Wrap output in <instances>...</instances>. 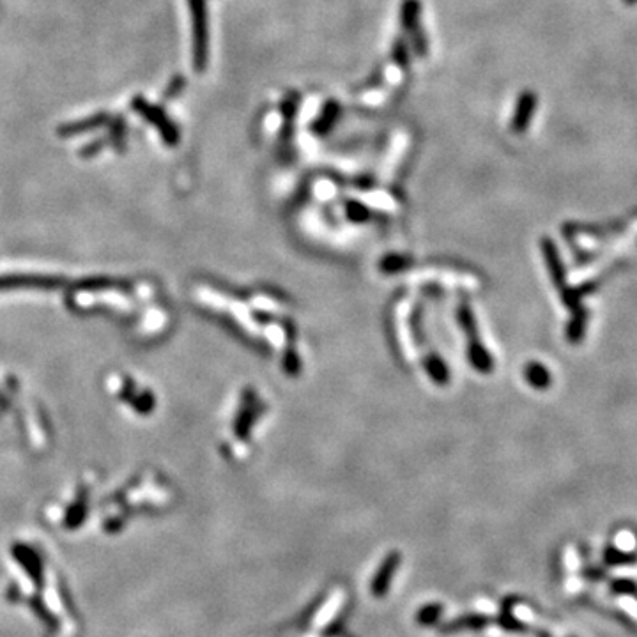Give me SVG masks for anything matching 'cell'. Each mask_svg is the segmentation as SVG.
Returning <instances> with one entry per match:
<instances>
[{
  "label": "cell",
  "instance_id": "1",
  "mask_svg": "<svg viewBox=\"0 0 637 637\" xmlns=\"http://www.w3.org/2000/svg\"><path fill=\"white\" fill-rule=\"evenodd\" d=\"M191 14V39H193V68L204 73L209 60V18L205 0H188Z\"/></svg>",
  "mask_w": 637,
  "mask_h": 637
},
{
  "label": "cell",
  "instance_id": "2",
  "mask_svg": "<svg viewBox=\"0 0 637 637\" xmlns=\"http://www.w3.org/2000/svg\"><path fill=\"white\" fill-rule=\"evenodd\" d=\"M133 108H135L146 121H149L151 124L156 126V129L159 132V135H161V139L165 140L166 146H176V144L179 142V132H177L176 124L166 117V114L161 110V108L154 107V105H149L144 97H135Z\"/></svg>",
  "mask_w": 637,
  "mask_h": 637
},
{
  "label": "cell",
  "instance_id": "3",
  "mask_svg": "<svg viewBox=\"0 0 637 637\" xmlns=\"http://www.w3.org/2000/svg\"><path fill=\"white\" fill-rule=\"evenodd\" d=\"M11 555L20 563L25 574L32 579V584L41 589L43 584H45V570H43V561L38 552L25 544H14L11 547Z\"/></svg>",
  "mask_w": 637,
  "mask_h": 637
},
{
  "label": "cell",
  "instance_id": "4",
  "mask_svg": "<svg viewBox=\"0 0 637 637\" xmlns=\"http://www.w3.org/2000/svg\"><path fill=\"white\" fill-rule=\"evenodd\" d=\"M538 97L533 90H523L517 97L515 110H513V117L510 121V129L517 135L526 132L530 128V122L533 119L535 110H537Z\"/></svg>",
  "mask_w": 637,
  "mask_h": 637
},
{
  "label": "cell",
  "instance_id": "5",
  "mask_svg": "<svg viewBox=\"0 0 637 637\" xmlns=\"http://www.w3.org/2000/svg\"><path fill=\"white\" fill-rule=\"evenodd\" d=\"M63 285V280L57 277H45V274H6L0 277V291L6 289H55Z\"/></svg>",
  "mask_w": 637,
  "mask_h": 637
},
{
  "label": "cell",
  "instance_id": "6",
  "mask_svg": "<svg viewBox=\"0 0 637 637\" xmlns=\"http://www.w3.org/2000/svg\"><path fill=\"white\" fill-rule=\"evenodd\" d=\"M340 103L336 100H328L324 105H322L321 112H318L317 119L312 122L310 129H312L316 135H326V133L331 132L333 126L336 124L340 117Z\"/></svg>",
  "mask_w": 637,
  "mask_h": 637
},
{
  "label": "cell",
  "instance_id": "7",
  "mask_svg": "<svg viewBox=\"0 0 637 637\" xmlns=\"http://www.w3.org/2000/svg\"><path fill=\"white\" fill-rule=\"evenodd\" d=\"M419 16H422V2L419 0H402L400 25L407 38H411L416 32L422 31Z\"/></svg>",
  "mask_w": 637,
  "mask_h": 637
},
{
  "label": "cell",
  "instance_id": "8",
  "mask_svg": "<svg viewBox=\"0 0 637 637\" xmlns=\"http://www.w3.org/2000/svg\"><path fill=\"white\" fill-rule=\"evenodd\" d=\"M398 561H400V556H398V552H393V555L386 557L385 563L381 564L374 582H372V593H374L375 596H385V593L388 592L390 582H392V575L395 574L398 567Z\"/></svg>",
  "mask_w": 637,
  "mask_h": 637
},
{
  "label": "cell",
  "instance_id": "9",
  "mask_svg": "<svg viewBox=\"0 0 637 637\" xmlns=\"http://www.w3.org/2000/svg\"><path fill=\"white\" fill-rule=\"evenodd\" d=\"M87 517V494H80L78 499L75 501V505H71V508L68 510L66 519H64V526L68 530H77L82 526V523Z\"/></svg>",
  "mask_w": 637,
  "mask_h": 637
},
{
  "label": "cell",
  "instance_id": "10",
  "mask_svg": "<svg viewBox=\"0 0 637 637\" xmlns=\"http://www.w3.org/2000/svg\"><path fill=\"white\" fill-rule=\"evenodd\" d=\"M392 60L400 70H407L411 66V46L404 38H397L392 45Z\"/></svg>",
  "mask_w": 637,
  "mask_h": 637
},
{
  "label": "cell",
  "instance_id": "11",
  "mask_svg": "<svg viewBox=\"0 0 637 637\" xmlns=\"http://www.w3.org/2000/svg\"><path fill=\"white\" fill-rule=\"evenodd\" d=\"M299 105H301V94L296 92V90H291L284 96L280 103V112H282V117H284L285 122H294V117L298 115L299 110Z\"/></svg>",
  "mask_w": 637,
  "mask_h": 637
},
{
  "label": "cell",
  "instance_id": "12",
  "mask_svg": "<svg viewBox=\"0 0 637 637\" xmlns=\"http://www.w3.org/2000/svg\"><path fill=\"white\" fill-rule=\"evenodd\" d=\"M409 41H411V50L416 53V55L422 57V59L429 55V38H427L423 28L419 32H416L414 36H411Z\"/></svg>",
  "mask_w": 637,
  "mask_h": 637
},
{
  "label": "cell",
  "instance_id": "13",
  "mask_svg": "<svg viewBox=\"0 0 637 637\" xmlns=\"http://www.w3.org/2000/svg\"><path fill=\"white\" fill-rule=\"evenodd\" d=\"M105 121H107V117H105V115H101V117H92V119H89V121H83V122H78V124L68 126V129H63V135H68V133H70V135H73V133L85 132V129H92L94 126L101 124V122H105Z\"/></svg>",
  "mask_w": 637,
  "mask_h": 637
},
{
  "label": "cell",
  "instance_id": "14",
  "mask_svg": "<svg viewBox=\"0 0 637 637\" xmlns=\"http://www.w3.org/2000/svg\"><path fill=\"white\" fill-rule=\"evenodd\" d=\"M637 560V556L636 555H625V552H620V551H614V549H609V551L606 552V561L609 564H627V563H634V561Z\"/></svg>",
  "mask_w": 637,
  "mask_h": 637
},
{
  "label": "cell",
  "instance_id": "15",
  "mask_svg": "<svg viewBox=\"0 0 637 637\" xmlns=\"http://www.w3.org/2000/svg\"><path fill=\"white\" fill-rule=\"evenodd\" d=\"M439 616H441V606H429L423 607L422 613L418 614V621L422 625H432Z\"/></svg>",
  "mask_w": 637,
  "mask_h": 637
},
{
  "label": "cell",
  "instance_id": "16",
  "mask_svg": "<svg viewBox=\"0 0 637 637\" xmlns=\"http://www.w3.org/2000/svg\"><path fill=\"white\" fill-rule=\"evenodd\" d=\"M485 621H487V618L485 616H466L462 618V620L455 621V623L451 625V628H454V631H459V628H480L481 625H485Z\"/></svg>",
  "mask_w": 637,
  "mask_h": 637
},
{
  "label": "cell",
  "instance_id": "17",
  "mask_svg": "<svg viewBox=\"0 0 637 637\" xmlns=\"http://www.w3.org/2000/svg\"><path fill=\"white\" fill-rule=\"evenodd\" d=\"M611 588H613V592H616V593L637 596V586H636V582L631 581V579H616V581L611 584Z\"/></svg>",
  "mask_w": 637,
  "mask_h": 637
},
{
  "label": "cell",
  "instance_id": "18",
  "mask_svg": "<svg viewBox=\"0 0 637 637\" xmlns=\"http://www.w3.org/2000/svg\"><path fill=\"white\" fill-rule=\"evenodd\" d=\"M528 378H530L531 385L535 386H545L549 381V375L544 370V367H535V365L528 370Z\"/></svg>",
  "mask_w": 637,
  "mask_h": 637
},
{
  "label": "cell",
  "instance_id": "19",
  "mask_svg": "<svg viewBox=\"0 0 637 637\" xmlns=\"http://www.w3.org/2000/svg\"><path fill=\"white\" fill-rule=\"evenodd\" d=\"M114 282L110 278H90V280L83 282L82 287L83 289H107V287H114Z\"/></svg>",
  "mask_w": 637,
  "mask_h": 637
},
{
  "label": "cell",
  "instance_id": "20",
  "mask_svg": "<svg viewBox=\"0 0 637 637\" xmlns=\"http://www.w3.org/2000/svg\"><path fill=\"white\" fill-rule=\"evenodd\" d=\"M183 87H184V78L183 77H176V78L172 80V83H170L168 90H166V92H165V97L176 96L177 92H181V90H183Z\"/></svg>",
  "mask_w": 637,
  "mask_h": 637
},
{
  "label": "cell",
  "instance_id": "21",
  "mask_svg": "<svg viewBox=\"0 0 637 637\" xmlns=\"http://www.w3.org/2000/svg\"><path fill=\"white\" fill-rule=\"evenodd\" d=\"M623 4H627V6H636L637 0H623Z\"/></svg>",
  "mask_w": 637,
  "mask_h": 637
},
{
  "label": "cell",
  "instance_id": "22",
  "mask_svg": "<svg viewBox=\"0 0 637 637\" xmlns=\"http://www.w3.org/2000/svg\"><path fill=\"white\" fill-rule=\"evenodd\" d=\"M544 637H547V636H544Z\"/></svg>",
  "mask_w": 637,
  "mask_h": 637
}]
</instances>
